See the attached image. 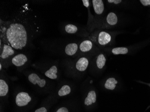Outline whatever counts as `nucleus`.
Returning <instances> with one entry per match:
<instances>
[{"mask_svg":"<svg viewBox=\"0 0 150 112\" xmlns=\"http://www.w3.org/2000/svg\"><path fill=\"white\" fill-rule=\"evenodd\" d=\"M43 30V24L35 11L25 4L10 19L1 22V39L17 51L28 48Z\"/></svg>","mask_w":150,"mask_h":112,"instance_id":"f257e3e1","label":"nucleus"},{"mask_svg":"<svg viewBox=\"0 0 150 112\" xmlns=\"http://www.w3.org/2000/svg\"><path fill=\"white\" fill-rule=\"evenodd\" d=\"M19 54L18 51L12 48L10 45L4 43L0 39V58L1 63L4 61H12L13 58Z\"/></svg>","mask_w":150,"mask_h":112,"instance_id":"f03ea898","label":"nucleus"},{"mask_svg":"<svg viewBox=\"0 0 150 112\" xmlns=\"http://www.w3.org/2000/svg\"><path fill=\"white\" fill-rule=\"evenodd\" d=\"M31 97L28 93L20 92L16 97L15 102L20 107L26 106L31 101Z\"/></svg>","mask_w":150,"mask_h":112,"instance_id":"7ed1b4c3","label":"nucleus"},{"mask_svg":"<svg viewBox=\"0 0 150 112\" xmlns=\"http://www.w3.org/2000/svg\"><path fill=\"white\" fill-rule=\"evenodd\" d=\"M28 60L29 59L26 55L22 53H19L13 58L11 63L15 66L20 67L28 63Z\"/></svg>","mask_w":150,"mask_h":112,"instance_id":"20e7f679","label":"nucleus"},{"mask_svg":"<svg viewBox=\"0 0 150 112\" xmlns=\"http://www.w3.org/2000/svg\"><path fill=\"white\" fill-rule=\"evenodd\" d=\"M28 80L33 85H37L40 88H44L46 85V80L41 79L38 74L31 73L28 76Z\"/></svg>","mask_w":150,"mask_h":112,"instance_id":"39448f33","label":"nucleus"},{"mask_svg":"<svg viewBox=\"0 0 150 112\" xmlns=\"http://www.w3.org/2000/svg\"><path fill=\"white\" fill-rule=\"evenodd\" d=\"M111 36L108 33L105 31H101L98 35V41L101 45H105L111 41Z\"/></svg>","mask_w":150,"mask_h":112,"instance_id":"423d86ee","label":"nucleus"},{"mask_svg":"<svg viewBox=\"0 0 150 112\" xmlns=\"http://www.w3.org/2000/svg\"><path fill=\"white\" fill-rule=\"evenodd\" d=\"M89 61L88 59L85 57H82L79 59L76 64L77 69L80 71H85L88 66Z\"/></svg>","mask_w":150,"mask_h":112,"instance_id":"0eeeda50","label":"nucleus"},{"mask_svg":"<svg viewBox=\"0 0 150 112\" xmlns=\"http://www.w3.org/2000/svg\"><path fill=\"white\" fill-rule=\"evenodd\" d=\"M78 49L77 44L76 43H70L64 48V53L67 55L72 56L75 54Z\"/></svg>","mask_w":150,"mask_h":112,"instance_id":"6e6552de","label":"nucleus"},{"mask_svg":"<svg viewBox=\"0 0 150 112\" xmlns=\"http://www.w3.org/2000/svg\"><path fill=\"white\" fill-rule=\"evenodd\" d=\"M93 6L94 12L97 15L102 14L104 11V4L102 0H93Z\"/></svg>","mask_w":150,"mask_h":112,"instance_id":"1a4fd4ad","label":"nucleus"},{"mask_svg":"<svg viewBox=\"0 0 150 112\" xmlns=\"http://www.w3.org/2000/svg\"><path fill=\"white\" fill-rule=\"evenodd\" d=\"M58 68L56 65H53L45 72V75L51 79H56L58 78Z\"/></svg>","mask_w":150,"mask_h":112,"instance_id":"9d476101","label":"nucleus"},{"mask_svg":"<svg viewBox=\"0 0 150 112\" xmlns=\"http://www.w3.org/2000/svg\"><path fill=\"white\" fill-rule=\"evenodd\" d=\"M93 48V43L89 40L82 41L80 45L79 49L82 52H88Z\"/></svg>","mask_w":150,"mask_h":112,"instance_id":"9b49d317","label":"nucleus"},{"mask_svg":"<svg viewBox=\"0 0 150 112\" xmlns=\"http://www.w3.org/2000/svg\"><path fill=\"white\" fill-rule=\"evenodd\" d=\"M96 102V94L95 91H91L88 94L87 97L85 98L84 104L85 105H91Z\"/></svg>","mask_w":150,"mask_h":112,"instance_id":"f8f14e48","label":"nucleus"},{"mask_svg":"<svg viewBox=\"0 0 150 112\" xmlns=\"http://www.w3.org/2000/svg\"><path fill=\"white\" fill-rule=\"evenodd\" d=\"M9 92V87L6 81L4 79H0V96H6Z\"/></svg>","mask_w":150,"mask_h":112,"instance_id":"ddd939ff","label":"nucleus"},{"mask_svg":"<svg viewBox=\"0 0 150 112\" xmlns=\"http://www.w3.org/2000/svg\"><path fill=\"white\" fill-rule=\"evenodd\" d=\"M117 81L116 80L115 78H110L107 79L105 83V88L107 89L114 90L116 88V84L117 83Z\"/></svg>","mask_w":150,"mask_h":112,"instance_id":"4468645a","label":"nucleus"},{"mask_svg":"<svg viewBox=\"0 0 150 112\" xmlns=\"http://www.w3.org/2000/svg\"><path fill=\"white\" fill-rule=\"evenodd\" d=\"M64 31L70 34H73L77 33L78 28L76 26L72 24H68L64 26Z\"/></svg>","mask_w":150,"mask_h":112,"instance_id":"2eb2a0df","label":"nucleus"},{"mask_svg":"<svg viewBox=\"0 0 150 112\" xmlns=\"http://www.w3.org/2000/svg\"><path fill=\"white\" fill-rule=\"evenodd\" d=\"M106 59L103 54H100L96 59V64L98 68L102 69L106 63Z\"/></svg>","mask_w":150,"mask_h":112,"instance_id":"dca6fc26","label":"nucleus"},{"mask_svg":"<svg viewBox=\"0 0 150 112\" xmlns=\"http://www.w3.org/2000/svg\"><path fill=\"white\" fill-rule=\"evenodd\" d=\"M71 92V88L68 85L62 86L58 91V95L59 97H63L69 94Z\"/></svg>","mask_w":150,"mask_h":112,"instance_id":"f3484780","label":"nucleus"},{"mask_svg":"<svg viewBox=\"0 0 150 112\" xmlns=\"http://www.w3.org/2000/svg\"><path fill=\"white\" fill-rule=\"evenodd\" d=\"M107 23L111 25H114L116 24L118 21L117 16L113 12L109 13L108 15L107 16Z\"/></svg>","mask_w":150,"mask_h":112,"instance_id":"a211bd4d","label":"nucleus"},{"mask_svg":"<svg viewBox=\"0 0 150 112\" xmlns=\"http://www.w3.org/2000/svg\"><path fill=\"white\" fill-rule=\"evenodd\" d=\"M128 52V49L126 47H118L112 50V53L114 55L126 54Z\"/></svg>","mask_w":150,"mask_h":112,"instance_id":"6ab92c4d","label":"nucleus"},{"mask_svg":"<svg viewBox=\"0 0 150 112\" xmlns=\"http://www.w3.org/2000/svg\"><path fill=\"white\" fill-rule=\"evenodd\" d=\"M140 1L144 6H147L150 5V0H140Z\"/></svg>","mask_w":150,"mask_h":112,"instance_id":"aec40b11","label":"nucleus"},{"mask_svg":"<svg viewBox=\"0 0 150 112\" xmlns=\"http://www.w3.org/2000/svg\"><path fill=\"white\" fill-rule=\"evenodd\" d=\"M109 3H114L115 4H119L121 2V0H108L107 1Z\"/></svg>","mask_w":150,"mask_h":112,"instance_id":"412c9836","label":"nucleus"},{"mask_svg":"<svg viewBox=\"0 0 150 112\" xmlns=\"http://www.w3.org/2000/svg\"><path fill=\"white\" fill-rule=\"evenodd\" d=\"M83 3L84 6H85V7L88 8V7L89 6V0H83L82 1Z\"/></svg>","mask_w":150,"mask_h":112,"instance_id":"4be33fe9","label":"nucleus"},{"mask_svg":"<svg viewBox=\"0 0 150 112\" xmlns=\"http://www.w3.org/2000/svg\"><path fill=\"white\" fill-rule=\"evenodd\" d=\"M56 112H68V110L66 108L62 107L59 109Z\"/></svg>","mask_w":150,"mask_h":112,"instance_id":"5701e85b","label":"nucleus"},{"mask_svg":"<svg viewBox=\"0 0 150 112\" xmlns=\"http://www.w3.org/2000/svg\"><path fill=\"white\" fill-rule=\"evenodd\" d=\"M35 112H47V109L45 107H41L36 109Z\"/></svg>","mask_w":150,"mask_h":112,"instance_id":"b1692460","label":"nucleus"},{"mask_svg":"<svg viewBox=\"0 0 150 112\" xmlns=\"http://www.w3.org/2000/svg\"><path fill=\"white\" fill-rule=\"evenodd\" d=\"M2 64L0 63V70H2Z\"/></svg>","mask_w":150,"mask_h":112,"instance_id":"393cba45","label":"nucleus"}]
</instances>
